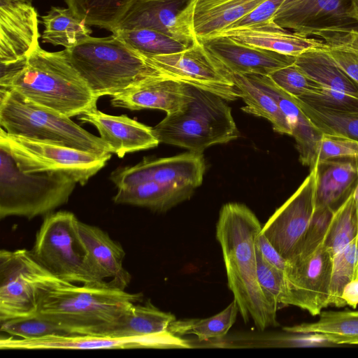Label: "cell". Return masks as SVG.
<instances>
[{
	"mask_svg": "<svg viewBox=\"0 0 358 358\" xmlns=\"http://www.w3.org/2000/svg\"><path fill=\"white\" fill-rule=\"evenodd\" d=\"M255 246L266 262L275 268L285 271L287 260L280 255L261 231L256 236Z\"/></svg>",
	"mask_w": 358,
	"mask_h": 358,
	"instance_id": "cell-46",
	"label": "cell"
},
{
	"mask_svg": "<svg viewBox=\"0 0 358 358\" xmlns=\"http://www.w3.org/2000/svg\"><path fill=\"white\" fill-rule=\"evenodd\" d=\"M43 266L31 250L0 251V321L37 313L43 295L69 285Z\"/></svg>",
	"mask_w": 358,
	"mask_h": 358,
	"instance_id": "cell-9",
	"label": "cell"
},
{
	"mask_svg": "<svg viewBox=\"0 0 358 358\" xmlns=\"http://www.w3.org/2000/svg\"><path fill=\"white\" fill-rule=\"evenodd\" d=\"M333 213L329 210H315L303 245L296 255H304L313 252L323 241Z\"/></svg>",
	"mask_w": 358,
	"mask_h": 358,
	"instance_id": "cell-44",
	"label": "cell"
},
{
	"mask_svg": "<svg viewBox=\"0 0 358 358\" xmlns=\"http://www.w3.org/2000/svg\"><path fill=\"white\" fill-rule=\"evenodd\" d=\"M205 171L203 154L189 151L169 157L143 159L134 166L120 168L111 173L110 180L117 189L152 181L184 201L201 185Z\"/></svg>",
	"mask_w": 358,
	"mask_h": 358,
	"instance_id": "cell-12",
	"label": "cell"
},
{
	"mask_svg": "<svg viewBox=\"0 0 358 358\" xmlns=\"http://www.w3.org/2000/svg\"><path fill=\"white\" fill-rule=\"evenodd\" d=\"M238 313V307L234 299L223 310L212 317L175 320L169 330L178 336L194 335L200 341L222 338L236 322Z\"/></svg>",
	"mask_w": 358,
	"mask_h": 358,
	"instance_id": "cell-32",
	"label": "cell"
},
{
	"mask_svg": "<svg viewBox=\"0 0 358 358\" xmlns=\"http://www.w3.org/2000/svg\"><path fill=\"white\" fill-rule=\"evenodd\" d=\"M0 147L24 173H62L81 185L105 166L112 155L94 153L30 140L6 132L1 127Z\"/></svg>",
	"mask_w": 358,
	"mask_h": 358,
	"instance_id": "cell-10",
	"label": "cell"
},
{
	"mask_svg": "<svg viewBox=\"0 0 358 358\" xmlns=\"http://www.w3.org/2000/svg\"><path fill=\"white\" fill-rule=\"evenodd\" d=\"M262 226L245 205L227 203L220 210L216 238L221 246L228 287L245 322L259 331L278 325V310L268 299L257 277L255 238Z\"/></svg>",
	"mask_w": 358,
	"mask_h": 358,
	"instance_id": "cell-1",
	"label": "cell"
},
{
	"mask_svg": "<svg viewBox=\"0 0 358 358\" xmlns=\"http://www.w3.org/2000/svg\"><path fill=\"white\" fill-rule=\"evenodd\" d=\"M0 67V90H14L70 118L97 109L98 98L74 68L65 49L50 52L38 44L25 57Z\"/></svg>",
	"mask_w": 358,
	"mask_h": 358,
	"instance_id": "cell-2",
	"label": "cell"
},
{
	"mask_svg": "<svg viewBox=\"0 0 358 358\" xmlns=\"http://www.w3.org/2000/svg\"><path fill=\"white\" fill-rule=\"evenodd\" d=\"M256 257L258 280L268 299L278 308L285 306L287 288L284 272L266 262L257 248Z\"/></svg>",
	"mask_w": 358,
	"mask_h": 358,
	"instance_id": "cell-41",
	"label": "cell"
},
{
	"mask_svg": "<svg viewBox=\"0 0 358 358\" xmlns=\"http://www.w3.org/2000/svg\"><path fill=\"white\" fill-rule=\"evenodd\" d=\"M316 168L269 217L261 233L286 260L300 250L315 207Z\"/></svg>",
	"mask_w": 358,
	"mask_h": 358,
	"instance_id": "cell-15",
	"label": "cell"
},
{
	"mask_svg": "<svg viewBox=\"0 0 358 358\" xmlns=\"http://www.w3.org/2000/svg\"><path fill=\"white\" fill-rule=\"evenodd\" d=\"M78 230L90 260L99 275L113 287L124 289L131 275L123 266L125 252L122 245L98 227L78 222Z\"/></svg>",
	"mask_w": 358,
	"mask_h": 358,
	"instance_id": "cell-26",
	"label": "cell"
},
{
	"mask_svg": "<svg viewBox=\"0 0 358 358\" xmlns=\"http://www.w3.org/2000/svg\"><path fill=\"white\" fill-rule=\"evenodd\" d=\"M112 34L146 57L176 53L189 48L169 34L151 29H115Z\"/></svg>",
	"mask_w": 358,
	"mask_h": 358,
	"instance_id": "cell-34",
	"label": "cell"
},
{
	"mask_svg": "<svg viewBox=\"0 0 358 358\" xmlns=\"http://www.w3.org/2000/svg\"><path fill=\"white\" fill-rule=\"evenodd\" d=\"M358 279V234L333 257L329 306L345 307L341 298L344 286Z\"/></svg>",
	"mask_w": 358,
	"mask_h": 358,
	"instance_id": "cell-37",
	"label": "cell"
},
{
	"mask_svg": "<svg viewBox=\"0 0 358 358\" xmlns=\"http://www.w3.org/2000/svg\"><path fill=\"white\" fill-rule=\"evenodd\" d=\"M338 157L358 159V142L341 136L323 133L316 164L321 161Z\"/></svg>",
	"mask_w": 358,
	"mask_h": 358,
	"instance_id": "cell-42",
	"label": "cell"
},
{
	"mask_svg": "<svg viewBox=\"0 0 358 358\" xmlns=\"http://www.w3.org/2000/svg\"><path fill=\"white\" fill-rule=\"evenodd\" d=\"M32 3L0 0V64L25 57L39 44V21Z\"/></svg>",
	"mask_w": 358,
	"mask_h": 358,
	"instance_id": "cell-17",
	"label": "cell"
},
{
	"mask_svg": "<svg viewBox=\"0 0 358 358\" xmlns=\"http://www.w3.org/2000/svg\"><path fill=\"white\" fill-rule=\"evenodd\" d=\"M199 41L231 73L269 76L294 64L296 59L293 56L243 45L222 35Z\"/></svg>",
	"mask_w": 358,
	"mask_h": 358,
	"instance_id": "cell-18",
	"label": "cell"
},
{
	"mask_svg": "<svg viewBox=\"0 0 358 358\" xmlns=\"http://www.w3.org/2000/svg\"><path fill=\"white\" fill-rule=\"evenodd\" d=\"M0 125L9 134L105 156L110 146L61 115L14 90H0Z\"/></svg>",
	"mask_w": 358,
	"mask_h": 358,
	"instance_id": "cell-6",
	"label": "cell"
},
{
	"mask_svg": "<svg viewBox=\"0 0 358 358\" xmlns=\"http://www.w3.org/2000/svg\"><path fill=\"white\" fill-rule=\"evenodd\" d=\"M147 57L169 78L208 91L226 101L239 97L231 73L199 41L179 52Z\"/></svg>",
	"mask_w": 358,
	"mask_h": 358,
	"instance_id": "cell-14",
	"label": "cell"
},
{
	"mask_svg": "<svg viewBox=\"0 0 358 358\" xmlns=\"http://www.w3.org/2000/svg\"><path fill=\"white\" fill-rule=\"evenodd\" d=\"M239 97L245 102L242 110L268 120L281 134L292 135L288 120L275 99L247 74L231 73Z\"/></svg>",
	"mask_w": 358,
	"mask_h": 358,
	"instance_id": "cell-29",
	"label": "cell"
},
{
	"mask_svg": "<svg viewBox=\"0 0 358 358\" xmlns=\"http://www.w3.org/2000/svg\"><path fill=\"white\" fill-rule=\"evenodd\" d=\"M294 64L322 88L358 98V85L334 61L325 49L307 51L296 57Z\"/></svg>",
	"mask_w": 358,
	"mask_h": 358,
	"instance_id": "cell-28",
	"label": "cell"
},
{
	"mask_svg": "<svg viewBox=\"0 0 358 358\" xmlns=\"http://www.w3.org/2000/svg\"><path fill=\"white\" fill-rule=\"evenodd\" d=\"M355 191L333 213L326 233L324 244L331 250L333 257L358 234V211Z\"/></svg>",
	"mask_w": 358,
	"mask_h": 358,
	"instance_id": "cell-36",
	"label": "cell"
},
{
	"mask_svg": "<svg viewBox=\"0 0 358 358\" xmlns=\"http://www.w3.org/2000/svg\"><path fill=\"white\" fill-rule=\"evenodd\" d=\"M285 331L319 333L338 346L358 345V310L322 311L319 320L283 328Z\"/></svg>",
	"mask_w": 358,
	"mask_h": 358,
	"instance_id": "cell-30",
	"label": "cell"
},
{
	"mask_svg": "<svg viewBox=\"0 0 358 358\" xmlns=\"http://www.w3.org/2000/svg\"><path fill=\"white\" fill-rule=\"evenodd\" d=\"M0 322L1 332L20 338L34 339L71 334L38 313Z\"/></svg>",
	"mask_w": 358,
	"mask_h": 358,
	"instance_id": "cell-38",
	"label": "cell"
},
{
	"mask_svg": "<svg viewBox=\"0 0 358 358\" xmlns=\"http://www.w3.org/2000/svg\"><path fill=\"white\" fill-rule=\"evenodd\" d=\"M64 49L98 99L112 96L149 78L166 77L148 57L114 34L103 38L90 36L77 45Z\"/></svg>",
	"mask_w": 358,
	"mask_h": 358,
	"instance_id": "cell-4",
	"label": "cell"
},
{
	"mask_svg": "<svg viewBox=\"0 0 358 358\" xmlns=\"http://www.w3.org/2000/svg\"><path fill=\"white\" fill-rule=\"evenodd\" d=\"M44 30L42 42L71 48L91 36L92 29L85 21L67 7L52 6L41 16Z\"/></svg>",
	"mask_w": 358,
	"mask_h": 358,
	"instance_id": "cell-31",
	"label": "cell"
},
{
	"mask_svg": "<svg viewBox=\"0 0 358 358\" xmlns=\"http://www.w3.org/2000/svg\"><path fill=\"white\" fill-rule=\"evenodd\" d=\"M188 343L171 332L145 337H112L90 334L50 336L24 339L1 336V350H92L131 348H183Z\"/></svg>",
	"mask_w": 358,
	"mask_h": 358,
	"instance_id": "cell-16",
	"label": "cell"
},
{
	"mask_svg": "<svg viewBox=\"0 0 358 358\" xmlns=\"http://www.w3.org/2000/svg\"><path fill=\"white\" fill-rule=\"evenodd\" d=\"M141 293H129L104 284H70L51 289L41 297L37 313L71 334H94L113 323L133 304L141 302Z\"/></svg>",
	"mask_w": 358,
	"mask_h": 358,
	"instance_id": "cell-3",
	"label": "cell"
},
{
	"mask_svg": "<svg viewBox=\"0 0 358 358\" xmlns=\"http://www.w3.org/2000/svg\"><path fill=\"white\" fill-rule=\"evenodd\" d=\"M341 298L346 305L356 308L358 306V279L348 282L343 287Z\"/></svg>",
	"mask_w": 358,
	"mask_h": 358,
	"instance_id": "cell-47",
	"label": "cell"
},
{
	"mask_svg": "<svg viewBox=\"0 0 358 358\" xmlns=\"http://www.w3.org/2000/svg\"><path fill=\"white\" fill-rule=\"evenodd\" d=\"M355 199H356V203H357V208L358 211V184L355 191Z\"/></svg>",
	"mask_w": 358,
	"mask_h": 358,
	"instance_id": "cell-48",
	"label": "cell"
},
{
	"mask_svg": "<svg viewBox=\"0 0 358 358\" xmlns=\"http://www.w3.org/2000/svg\"><path fill=\"white\" fill-rule=\"evenodd\" d=\"M192 1L135 0L114 30L151 29L169 34L190 47L199 41L186 32L180 17Z\"/></svg>",
	"mask_w": 358,
	"mask_h": 358,
	"instance_id": "cell-22",
	"label": "cell"
},
{
	"mask_svg": "<svg viewBox=\"0 0 358 358\" xmlns=\"http://www.w3.org/2000/svg\"><path fill=\"white\" fill-rule=\"evenodd\" d=\"M315 210L334 212L355 190L358 159L332 158L317 162Z\"/></svg>",
	"mask_w": 358,
	"mask_h": 358,
	"instance_id": "cell-25",
	"label": "cell"
},
{
	"mask_svg": "<svg viewBox=\"0 0 358 358\" xmlns=\"http://www.w3.org/2000/svg\"><path fill=\"white\" fill-rule=\"evenodd\" d=\"M76 182L62 173L22 171L0 147V218L32 219L66 203Z\"/></svg>",
	"mask_w": 358,
	"mask_h": 358,
	"instance_id": "cell-7",
	"label": "cell"
},
{
	"mask_svg": "<svg viewBox=\"0 0 358 358\" xmlns=\"http://www.w3.org/2000/svg\"><path fill=\"white\" fill-rule=\"evenodd\" d=\"M273 20L287 29L328 41L358 32V0H284Z\"/></svg>",
	"mask_w": 358,
	"mask_h": 358,
	"instance_id": "cell-11",
	"label": "cell"
},
{
	"mask_svg": "<svg viewBox=\"0 0 358 358\" xmlns=\"http://www.w3.org/2000/svg\"><path fill=\"white\" fill-rule=\"evenodd\" d=\"M268 76L285 92L299 99L319 94L322 90L317 82L294 63L273 72Z\"/></svg>",
	"mask_w": 358,
	"mask_h": 358,
	"instance_id": "cell-40",
	"label": "cell"
},
{
	"mask_svg": "<svg viewBox=\"0 0 358 358\" xmlns=\"http://www.w3.org/2000/svg\"><path fill=\"white\" fill-rule=\"evenodd\" d=\"M78 119L94 125L112 152L120 158L128 152L153 148L159 143L152 127L126 115H112L95 109L83 113Z\"/></svg>",
	"mask_w": 358,
	"mask_h": 358,
	"instance_id": "cell-21",
	"label": "cell"
},
{
	"mask_svg": "<svg viewBox=\"0 0 358 358\" xmlns=\"http://www.w3.org/2000/svg\"><path fill=\"white\" fill-rule=\"evenodd\" d=\"M89 26L113 31L135 0H64Z\"/></svg>",
	"mask_w": 358,
	"mask_h": 358,
	"instance_id": "cell-33",
	"label": "cell"
},
{
	"mask_svg": "<svg viewBox=\"0 0 358 358\" xmlns=\"http://www.w3.org/2000/svg\"><path fill=\"white\" fill-rule=\"evenodd\" d=\"M189 100L178 110L152 127L159 143L203 153L208 147L226 143L239 136L231 109L226 100L190 85Z\"/></svg>",
	"mask_w": 358,
	"mask_h": 358,
	"instance_id": "cell-5",
	"label": "cell"
},
{
	"mask_svg": "<svg viewBox=\"0 0 358 358\" xmlns=\"http://www.w3.org/2000/svg\"><path fill=\"white\" fill-rule=\"evenodd\" d=\"M297 100L303 112L322 133L341 136L358 142V111L322 108L298 98Z\"/></svg>",
	"mask_w": 358,
	"mask_h": 358,
	"instance_id": "cell-35",
	"label": "cell"
},
{
	"mask_svg": "<svg viewBox=\"0 0 358 358\" xmlns=\"http://www.w3.org/2000/svg\"><path fill=\"white\" fill-rule=\"evenodd\" d=\"M176 320L174 315L164 312L148 300L143 304H133L115 322L100 328L93 335L112 337H145L169 332V327Z\"/></svg>",
	"mask_w": 358,
	"mask_h": 358,
	"instance_id": "cell-27",
	"label": "cell"
},
{
	"mask_svg": "<svg viewBox=\"0 0 358 358\" xmlns=\"http://www.w3.org/2000/svg\"><path fill=\"white\" fill-rule=\"evenodd\" d=\"M299 99L310 105L322 108L343 111H358V98L345 93L322 87L319 94Z\"/></svg>",
	"mask_w": 358,
	"mask_h": 358,
	"instance_id": "cell-43",
	"label": "cell"
},
{
	"mask_svg": "<svg viewBox=\"0 0 358 358\" xmlns=\"http://www.w3.org/2000/svg\"><path fill=\"white\" fill-rule=\"evenodd\" d=\"M283 1L284 0H265L225 29L250 27L273 20Z\"/></svg>",
	"mask_w": 358,
	"mask_h": 358,
	"instance_id": "cell-45",
	"label": "cell"
},
{
	"mask_svg": "<svg viewBox=\"0 0 358 358\" xmlns=\"http://www.w3.org/2000/svg\"><path fill=\"white\" fill-rule=\"evenodd\" d=\"M324 42L327 53L358 85V32L348 33Z\"/></svg>",
	"mask_w": 358,
	"mask_h": 358,
	"instance_id": "cell-39",
	"label": "cell"
},
{
	"mask_svg": "<svg viewBox=\"0 0 358 358\" xmlns=\"http://www.w3.org/2000/svg\"><path fill=\"white\" fill-rule=\"evenodd\" d=\"M265 0H192L180 22L194 40L213 36L250 13Z\"/></svg>",
	"mask_w": 358,
	"mask_h": 358,
	"instance_id": "cell-19",
	"label": "cell"
},
{
	"mask_svg": "<svg viewBox=\"0 0 358 358\" xmlns=\"http://www.w3.org/2000/svg\"><path fill=\"white\" fill-rule=\"evenodd\" d=\"M190 85L167 78L145 80L112 96L113 107L131 110L157 109L166 114L180 110L190 99Z\"/></svg>",
	"mask_w": 358,
	"mask_h": 358,
	"instance_id": "cell-20",
	"label": "cell"
},
{
	"mask_svg": "<svg viewBox=\"0 0 358 358\" xmlns=\"http://www.w3.org/2000/svg\"><path fill=\"white\" fill-rule=\"evenodd\" d=\"M333 255L324 239L313 252L287 260L284 276L287 288L285 306H294L311 315L329 306Z\"/></svg>",
	"mask_w": 358,
	"mask_h": 358,
	"instance_id": "cell-13",
	"label": "cell"
},
{
	"mask_svg": "<svg viewBox=\"0 0 358 358\" xmlns=\"http://www.w3.org/2000/svg\"><path fill=\"white\" fill-rule=\"evenodd\" d=\"M79 220L69 211L45 215L31 252L57 278L82 285L104 284L89 257L78 230Z\"/></svg>",
	"mask_w": 358,
	"mask_h": 358,
	"instance_id": "cell-8",
	"label": "cell"
},
{
	"mask_svg": "<svg viewBox=\"0 0 358 358\" xmlns=\"http://www.w3.org/2000/svg\"><path fill=\"white\" fill-rule=\"evenodd\" d=\"M278 102L289 124L296 142L299 159L303 166L313 168L323 133L312 122L301 108L297 98L279 87L268 76L247 74Z\"/></svg>",
	"mask_w": 358,
	"mask_h": 358,
	"instance_id": "cell-24",
	"label": "cell"
},
{
	"mask_svg": "<svg viewBox=\"0 0 358 358\" xmlns=\"http://www.w3.org/2000/svg\"><path fill=\"white\" fill-rule=\"evenodd\" d=\"M214 35L295 57L307 51L327 48L324 41L283 28L273 20L250 27L224 29Z\"/></svg>",
	"mask_w": 358,
	"mask_h": 358,
	"instance_id": "cell-23",
	"label": "cell"
}]
</instances>
